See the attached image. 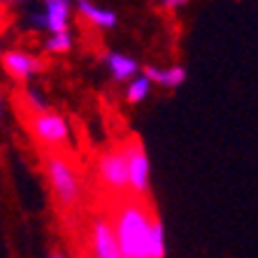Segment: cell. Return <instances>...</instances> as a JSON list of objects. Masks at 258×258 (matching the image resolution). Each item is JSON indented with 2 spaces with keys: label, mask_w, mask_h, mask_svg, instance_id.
<instances>
[{
  "label": "cell",
  "mask_w": 258,
  "mask_h": 258,
  "mask_svg": "<svg viewBox=\"0 0 258 258\" xmlns=\"http://www.w3.org/2000/svg\"><path fill=\"white\" fill-rule=\"evenodd\" d=\"M156 216L140 200L126 203L114 219L123 258H151V230Z\"/></svg>",
  "instance_id": "cell-1"
},
{
  "label": "cell",
  "mask_w": 258,
  "mask_h": 258,
  "mask_svg": "<svg viewBox=\"0 0 258 258\" xmlns=\"http://www.w3.org/2000/svg\"><path fill=\"white\" fill-rule=\"evenodd\" d=\"M47 177L51 184L58 205L63 207H72L79 200V177L72 170V165L60 156H49L47 158Z\"/></svg>",
  "instance_id": "cell-2"
},
{
  "label": "cell",
  "mask_w": 258,
  "mask_h": 258,
  "mask_svg": "<svg viewBox=\"0 0 258 258\" xmlns=\"http://www.w3.org/2000/svg\"><path fill=\"white\" fill-rule=\"evenodd\" d=\"M72 7H77V0H42V12L30 14L28 26L49 35L70 30Z\"/></svg>",
  "instance_id": "cell-3"
},
{
  "label": "cell",
  "mask_w": 258,
  "mask_h": 258,
  "mask_svg": "<svg viewBox=\"0 0 258 258\" xmlns=\"http://www.w3.org/2000/svg\"><path fill=\"white\" fill-rule=\"evenodd\" d=\"M98 177L105 188L114 193L131 191V174H128V154L126 147L105 151L98 161Z\"/></svg>",
  "instance_id": "cell-4"
},
{
  "label": "cell",
  "mask_w": 258,
  "mask_h": 258,
  "mask_svg": "<svg viewBox=\"0 0 258 258\" xmlns=\"http://www.w3.org/2000/svg\"><path fill=\"white\" fill-rule=\"evenodd\" d=\"M28 128L33 133V138L47 147H60L70 140V126H68L66 116L58 112H51V109H47L42 114H33Z\"/></svg>",
  "instance_id": "cell-5"
},
{
  "label": "cell",
  "mask_w": 258,
  "mask_h": 258,
  "mask_svg": "<svg viewBox=\"0 0 258 258\" xmlns=\"http://www.w3.org/2000/svg\"><path fill=\"white\" fill-rule=\"evenodd\" d=\"M126 154H128V174H131V193L135 198H144L149 193V181H151L149 156H147L142 142H138V140L128 144Z\"/></svg>",
  "instance_id": "cell-6"
},
{
  "label": "cell",
  "mask_w": 258,
  "mask_h": 258,
  "mask_svg": "<svg viewBox=\"0 0 258 258\" xmlns=\"http://www.w3.org/2000/svg\"><path fill=\"white\" fill-rule=\"evenodd\" d=\"M91 258H123L114 223L98 219L91 228Z\"/></svg>",
  "instance_id": "cell-7"
},
{
  "label": "cell",
  "mask_w": 258,
  "mask_h": 258,
  "mask_svg": "<svg viewBox=\"0 0 258 258\" xmlns=\"http://www.w3.org/2000/svg\"><path fill=\"white\" fill-rule=\"evenodd\" d=\"M3 68L10 77L19 79V82H28L33 75L42 70V63L24 49H7L3 54Z\"/></svg>",
  "instance_id": "cell-8"
},
{
  "label": "cell",
  "mask_w": 258,
  "mask_h": 258,
  "mask_svg": "<svg viewBox=\"0 0 258 258\" xmlns=\"http://www.w3.org/2000/svg\"><path fill=\"white\" fill-rule=\"evenodd\" d=\"M102 66L107 68L109 77L121 84H128L131 79L140 75V63L133 56L123 54V51H105L102 54Z\"/></svg>",
  "instance_id": "cell-9"
},
{
  "label": "cell",
  "mask_w": 258,
  "mask_h": 258,
  "mask_svg": "<svg viewBox=\"0 0 258 258\" xmlns=\"http://www.w3.org/2000/svg\"><path fill=\"white\" fill-rule=\"evenodd\" d=\"M77 12L79 17H84L91 26H96L100 30H114L119 24V14L114 10H107V7H100L91 0H77Z\"/></svg>",
  "instance_id": "cell-10"
},
{
  "label": "cell",
  "mask_w": 258,
  "mask_h": 258,
  "mask_svg": "<svg viewBox=\"0 0 258 258\" xmlns=\"http://www.w3.org/2000/svg\"><path fill=\"white\" fill-rule=\"evenodd\" d=\"M144 75L154 82V84L163 86V89H177L186 82V68L184 66H170V68H158V66H144Z\"/></svg>",
  "instance_id": "cell-11"
},
{
  "label": "cell",
  "mask_w": 258,
  "mask_h": 258,
  "mask_svg": "<svg viewBox=\"0 0 258 258\" xmlns=\"http://www.w3.org/2000/svg\"><path fill=\"white\" fill-rule=\"evenodd\" d=\"M151 86H154V82H151L144 72H140L138 77L131 79V82L126 84V100L131 102V105H140V102H144L151 93Z\"/></svg>",
  "instance_id": "cell-12"
},
{
  "label": "cell",
  "mask_w": 258,
  "mask_h": 258,
  "mask_svg": "<svg viewBox=\"0 0 258 258\" xmlns=\"http://www.w3.org/2000/svg\"><path fill=\"white\" fill-rule=\"evenodd\" d=\"M75 44V37H72L70 30H63V33H54L44 40V51L47 54H54V56H63L68 54Z\"/></svg>",
  "instance_id": "cell-13"
},
{
  "label": "cell",
  "mask_w": 258,
  "mask_h": 258,
  "mask_svg": "<svg viewBox=\"0 0 258 258\" xmlns=\"http://www.w3.org/2000/svg\"><path fill=\"white\" fill-rule=\"evenodd\" d=\"M151 258H165V226L158 216L151 230Z\"/></svg>",
  "instance_id": "cell-14"
},
{
  "label": "cell",
  "mask_w": 258,
  "mask_h": 258,
  "mask_svg": "<svg viewBox=\"0 0 258 258\" xmlns=\"http://www.w3.org/2000/svg\"><path fill=\"white\" fill-rule=\"evenodd\" d=\"M24 98L26 102H28V109H33L35 114H42V112H47V102H44V98L40 96V91L33 89V86H28V89L24 91Z\"/></svg>",
  "instance_id": "cell-15"
},
{
  "label": "cell",
  "mask_w": 258,
  "mask_h": 258,
  "mask_svg": "<svg viewBox=\"0 0 258 258\" xmlns=\"http://www.w3.org/2000/svg\"><path fill=\"white\" fill-rule=\"evenodd\" d=\"M191 0H163V7L165 10H170V12H174V10H181V7H186Z\"/></svg>",
  "instance_id": "cell-16"
},
{
  "label": "cell",
  "mask_w": 258,
  "mask_h": 258,
  "mask_svg": "<svg viewBox=\"0 0 258 258\" xmlns=\"http://www.w3.org/2000/svg\"><path fill=\"white\" fill-rule=\"evenodd\" d=\"M0 3H3V5H19V3H28V0H0Z\"/></svg>",
  "instance_id": "cell-17"
},
{
  "label": "cell",
  "mask_w": 258,
  "mask_h": 258,
  "mask_svg": "<svg viewBox=\"0 0 258 258\" xmlns=\"http://www.w3.org/2000/svg\"><path fill=\"white\" fill-rule=\"evenodd\" d=\"M49 258H66V256H63L60 251H51V253H49Z\"/></svg>",
  "instance_id": "cell-18"
}]
</instances>
